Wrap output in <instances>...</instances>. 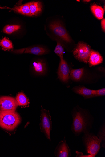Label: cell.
Here are the masks:
<instances>
[{"mask_svg": "<svg viewBox=\"0 0 105 157\" xmlns=\"http://www.w3.org/2000/svg\"><path fill=\"white\" fill-rule=\"evenodd\" d=\"M101 25L102 28V29L104 32L105 31V19H103L101 22Z\"/></svg>", "mask_w": 105, "mask_h": 157, "instance_id": "obj_24", "label": "cell"}, {"mask_svg": "<svg viewBox=\"0 0 105 157\" xmlns=\"http://www.w3.org/2000/svg\"><path fill=\"white\" fill-rule=\"evenodd\" d=\"M31 17L37 16L40 15L42 11V6L40 2H32L28 3Z\"/></svg>", "mask_w": 105, "mask_h": 157, "instance_id": "obj_12", "label": "cell"}, {"mask_svg": "<svg viewBox=\"0 0 105 157\" xmlns=\"http://www.w3.org/2000/svg\"><path fill=\"white\" fill-rule=\"evenodd\" d=\"M97 136L100 143L101 147L105 149V120L99 127L97 134Z\"/></svg>", "mask_w": 105, "mask_h": 157, "instance_id": "obj_16", "label": "cell"}, {"mask_svg": "<svg viewBox=\"0 0 105 157\" xmlns=\"http://www.w3.org/2000/svg\"><path fill=\"white\" fill-rule=\"evenodd\" d=\"M105 95V88H103L98 90H95V97L104 96Z\"/></svg>", "mask_w": 105, "mask_h": 157, "instance_id": "obj_23", "label": "cell"}, {"mask_svg": "<svg viewBox=\"0 0 105 157\" xmlns=\"http://www.w3.org/2000/svg\"><path fill=\"white\" fill-rule=\"evenodd\" d=\"M84 70L83 68L72 69L70 74L71 78L75 81H80L83 75Z\"/></svg>", "mask_w": 105, "mask_h": 157, "instance_id": "obj_18", "label": "cell"}, {"mask_svg": "<svg viewBox=\"0 0 105 157\" xmlns=\"http://www.w3.org/2000/svg\"><path fill=\"white\" fill-rule=\"evenodd\" d=\"M78 2H80V1H77Z\"/></svg>", "mask_w": 105, "mask_h": 157, "instance_id": "obj_27", "label": "cell"}, {"mask_svg": "<svg viewBox=\"0 0 105 157\" xmlns=\"http://www.w3.org/2000/svg\"><path fill=\"white\" fill-rule=\"evenodd\" d=\"M73 92L83 96L85 99L94 97L95 90L88 89L84 86H78L72 89Z\"/></svg>", "mask_w": 105, "mask_h": 157, "instance_id": "obj_11", "label": "cell"}, {"mask_svg": "<svg viewBox=\"0 0 105 157\" xmlns=\"http://www.w3.org/2000/svg\"><path fill=\"white\" fill-rule=\"evenodd\" d=\"M82 141L87 154L85 157H95L99 152L101 148L100 143L94 133L89 132L83 134Z\"/></svg>", "mask_w": 105, "mask_h": 157, "instance_id": "obj_2", "label": "cell"}, {"mask_svg": "<svg viewBox=\"0 0 105 157\" xmlns=\"http://www.w3.org/2000/svg\"><path fill=\"white\" fill-rule=\"evenodd\" d=\"M33 64V69L36 74L38 75H43L46 73V65L42 61L39 60L34 62Z\"/></svg>", "mask_w": 105, "mask_h": 157, "instance_id": "obj_15", "label": "cell"}, {"mask_svg": "<svg viewBox=\"0 0 105 157\" xmlns=\"http://www.w3.org/2000/svg\"><path fill=\"white\" fill-rule=\"evenodd\" d=\"M91 10L97 19L101 20L103 18L104 11L102 7L96 4L93 5L91 6Z\"/></svg>", "mask_w": 105, "mask_h": 157, "instance_id": "obj_17", "label": "cell"}, {"mask_svg": "<svg viewBox=\"0 0 105 157\" xmlns=\"http://www.w3.org/2000/svg\"><path fill=\"white\" fill-rule=\"evenodd\" d=\"M21 122V117L15 111L0 110V127L3 129L13 131Z\"/></svg>", "mask_w": 105, "mask_h": 157, "instance_id": "obj_3", "label": "cell"}, {"mask_svg": "<svg viewBox=\"0 0 105 157\" xmlns=\"http://www.w3.org/2000/svg\"><path fill=\"white\" fill-rule=\"evenodd\" d=\"M91 51L89 45L84 42H79L74 50L73 54L79 60L87 64Z\"/></svg>", "mask_w": 105, "mask_h": 157, "instance_id": "obj_5", "label": "cell"}, {"mask_svg": "<svg viewBox=\"0 0 105 157\" xmlns=\"http://www.w3.org/2000/svg\"><path fill=\"white\" fill-rule=\"evenodd\" d=\"M18 106L16 99L10 96L0 97V110L15 111Z\"/></svg>", "mask_w": 105, "mask_h": 157, "instance_id": "obj_7", "label": "cell"}, {"mask_svg": "<svg viewBox=\"0 0 105 157\" xmlns=\"http://www.w3.org/2000/svg\"><path fill=\"white\" fill-rule=\"evenodd\" d=\"M70 72V69L67 62L63 58H60L58 71L59 78L63 82H67L69 79Z\"/></svg>", "mask_w": 105, "mask_h": 157, "instance_id": "obj_9", "label": "cell"}, {"mask_svg": "<svg viewBox=\"0 0 105 157\" xmlns=\"http://www.w3.org/2000/svg\"><path fill=\"white\" fill-rule=\"evenodd\" d=\"M10 9L11 8H8V7H0V9Z\"/></svg>", "mask_w": 105, "mask_h": 157, "instance_id": "obj_25", "label": "cell"}, {"mask_svg": "<svg viewBox=\"0 0 105 157\" xmlns=\"http://www.w3.org/2000/svg\"><path fill=\"white\" fill-rule=\"evenodd\" d=\"M16 100L18 106H26L29 104L28 99L22 92H20L17 94Z\"/></svg>", "mask_w": 105, "mask_h": 157, "instance_id": "obj_19", "label": "cell"}, {"mask_svg": "<svg viewBox=\"0 0 105 157\" xmlns=\"http://www.w3.org/2000/svg\"><path fill=\"white\" fill-rule=\"evenodd\" d=\"M103 61V58L100 53L92 50L88 61L90 66H92L99 65Z\"/></svg>", "mask_w": 105, "mask_h": 157, "instance_id": "obj_13", "label": "cell"}, {"mask_svg": "<svg viewBox=\"0 0 105 157\" xmlns=\"http://www.w3.org/2000/svg\"><path fill=\"white\" fill-rule=\"evenodd\" d=\"M21 28V26L18 25H7L4 28L3 31L4 33L7 34H11L15 32Z\"/></svg>", "mask_w": 105, "mask_h": 157, "instance_id": "obj_21", "label": "cell"}, {"mask_svg": "<svg viewBox=\"0 0 105 157\" xmlns=\"http://www.w3.org/2000/svg\"><path fill=\"white\" fill-rule=\"evenodd\" d=\"M10 9L14 11L27 16L31 17L28 3L19 6H16Z\"/></svg>", "mask_w": 105, "mask_h": 157, "instance_id": "obj_14", "label": "cell"}, {"mask_svg": "<svg viewBox=\"0 0 105 157\" xmlns=\"http://www.w3.org/2000/svg\"><path fill=\"white\" fill-rule=\"evenodd\" d=\"M54 154L57 157H69L71 156V150L67 144L65 136L59 143Z\"/></svg>", "mask_w": 105, "mask_h": 157, "instance_id": "obj_8", "label": "cell"}, {"mask_svg": "<svg viewBox=\"0 0 105 157\" xmlns=\"http://www.w3.org/2000/svg\"><path fill=\"white\" fill-rule=\"evenodd\" d=\"M12 51L13 52L16 54L28 53L37 55L46 54L48 52V51L47 49L40 46L29 47Z\"/></svg>", "mask_w": 105, "mask_h": 157, "instance_id": "obj_10", "label": "cell"}, {"mask_svg": "<svg viewBox=\"0 0 105 157\" xmlns=\"http://www.w3.org/2000/svg\"><path fill=\"white\" fill-rule=\"evenodd\" d=\"M71 114V130L75 136L79 137L82 134L91 132L95 119L89 111L77 106L73 109Z\"/></svg>", "mask_w": 105, "mask_h": 157, "instance_id": "obj_1", "label": "cell"}, {"mask_svg": "<svg viewBox=\"0 0 105 157\" xmlns=\"http://www.w3.org/2000/svg\"><path fill=\"white\" fill-rule=\"evenodd\" d=\"M40 121L39 125L41 132L50 141V133L52 129L51 117L49 111L44 109L42 106Z\"/></svg>", "mask_w": 105, "mask_h": 157, "instance_id": "obj_4", "label": "cell"}, {"mask_svg": "<svg viewBox=\"0 0 105 157\" xmlns=\"http://www.w3.org/2000/svg\"><path fill=\"white\" fill-rule=\"evenodd\" d=\"M49 27L54 33L67 42L71 41V38L64 27L58 21L51 23Z\"/></svg>", "mask_w": 105, "mask_h": 157, "instance_id": "obj_6", "label": "cell"}, {"mask_svg": "<svg viewBox=\"0 0 105 157\" xmlns=\"http://www.w3.org/2000/svg\"><path fill=\"white\" fill-rule=\"evenodd\" d=\"M0 45L5 51L12 49L13 47L12 42L8 38L4 37L0 40Z\"/></svg>", "mask_w": 105, "mask_h": 157, "instance_id": "obj_20", "label": "cell"}, {"mask_svg": "<svg viewBox=\"0 0 105 157\" xmlns=\"http://www.w3.org/2000/svg\"><path fill=\"white\" fill-rule=\"evenodd\" d=\"M83 1V2H91V1H90V0H85V1Z\"/></svg>", "mask_w": 105, "mask_h": 157, "instance_id": "obj_26", "label": "cell"}, {"mask_svg": "<svg viewBox=\"0 0 105 157\" xmlns=\"http://www.w3.org/2000/svg\"><path fill=\"white\" fill-rule=\"evenodd\" d=\"M64 52V48L60 43L57 41V45L54 50L55 53L60 58H63Z\"/></svg>", "mask_w": 105, "mask_h": 157, "instance_id": "obj_22", "label": "cell"}]
</instances>
